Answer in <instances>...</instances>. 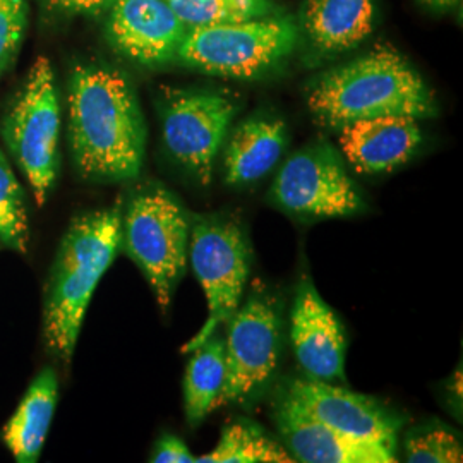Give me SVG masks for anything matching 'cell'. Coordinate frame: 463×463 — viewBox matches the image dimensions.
Instances as JSON below:
<instances>
[{"instance_id":"obj_11","label":"cell","mask_w":463,"mask_h":463,"mask_svg":"<svg viewBox=\"0 0 463 463\" xmlns=\"http://www.w3.org/2000/svg\"><path fill=\"white\" fill-rule=\"evenodd\" d=\"M283 395L333 430L378 443L397 453L398 434L403 419L388 411L376 398L359 395L335 383L311 380L307 376L290 381Z\"/></svg>"},{"instance_id":"obj_2","label":"cell","mask_w":463,"mask_h":463,"mask_svg":"<svg viewBox=\"0 0 463 463\" xmlns=\"http://www.w3.org/2000/svg\"><path fill=\"white\" fill-rule=\"evenodd\" d=\"M307 105L331 129L383 116L428 118L438 105L430 86L400 53L376 49L331 69L311 84Z\"/></svg>"},{"instance_id":"obj_13","label":"cell","mask_w":463,"mask_h":463,"mask_svg":"<svg viewBox=\"0 0 463 463\" xmlns=\"http://www.w3.org/2000/svg\"><path fill=\"white\" fill-rule=\"evenodd\" d=\"M107 30L126 57L143 66H160L177 57L189 28L165 0H114Z\"/></svg>"},{"instance_id":"obj_15","label":"cell","mask_w":463,"mask_h":463,"mask_svg":"<svg viewBox=\"0 0 463 463\" xmlns=\"http://www.w3.org/2000/svg\"><path fill=\"white\" fill-rule=\"evenodd\" d=\"M338 131L344 156L361 174L392 172L407 164L422 143V131L414 117L364 118Z\"/></svg>"},{"instance_id":"obj_25","label":"cell","mask_w":463,"mask_h":463,"mask_svg":"<svg viewBox=\"0 0 463 463\" xmlns=\"http://www.w3.org/2000/svg\"><path fill=\"white\" fill-rule=\"evenodd\" d=\"M149 462L153 463H196V455L187 448L181 438L164 434L151 451Z\"/></svg>"},{"instance_id":"obj_4","label":"cell","mask_w":463,"mask_h":463,"mask_svg":"<svg viewBox=\"0 0 463 463\" xmlns=\"http://www.w3.org/2000/svg\"><path fill=\"white\" fill-rule=\"evenodd\" d=\"M189 237L191 216L158 184L137 187L120 210V250L141 269L164 311L189 265Z\"/></svg>"},{"instance_id":"obj_20","label":"cell","mask_w":463,"mask_h":463,"mask_svg":"<svg viewBox=\"0 0 463 463\" xmlns=\"http://www.w3.org/2000/svg\"><path fill=\"white\" fill-rule=\"evenodd\" d=\"M265 462L290 463L294 458L261 426L246 419L225 426L216 447L210 453L196 457V463Z\"/></svg>"},{"instance_id":"obj_1","label":"cell","mask_w":463,"mask_h":463,"mask_svg":"<svg viewBox=\"0 0 463 463\" xmlns=\"http://www.w3.org/2000/svg\"><path fill=\"white\" fill-rule=\"evenodd\" d=\"M69 141L80 174L133 181L143 168L146 124L133 84L116 69L78 67L69 81Z\"/></svg>"},{"instance_id":"obj_5","label":"cell","mask_w":463,"mask_h":463,"mask_svg":"<svg viewBox=\"0 0 463 463\" xmlns=\"http://www.w3.org/2000/svg\"><path fill=\"white\" fill-rule=\"evenodd\" d=\"M298 40V24L290 17L244 19L189 28L177 59L212 76L254 80L287 59Z\"/></svg>"},{"instance_id":"obj_9","label":"cell","mask_w":463,"mask_h":463,"mask_svg":"<svg viewBox=\"0 0 463 463\" xmlns=\"http://www.w3.org/2000/svg\"><path fill=\"white\" fill-rule=\"evenodd\" d=\"M269 199L304 220L345 218L364 210V198L338 153L326 143L298 149L280 168Z\"/></svg>"},{"instance_id":"obj_10","label":"cell","mask_w":463,"mask_h":463,"mask_svg":"<svg viewBox=\"0 0 463 463\" xmlns=\"http://www.w3.org/2000/svg\"><path fill=\"white\" fill-rule=\"evenodd\" d=\"M225 386L220 405H244L260 397L280 361L281 325L275 304L252 296L227 321Z\"/></svg>"},{"instance_id":"obj_12","label":"cell","mask_w":463,"mask_h":463,"mask_svg":"<svg viewBox=\"0 0 463 463\" xmlns=\"http://www.w3.org/2000/svg\"><path fill=\"white\" fill-rule=\"evenodd\" d=\"M290 340L298 365L307 378L326 383L344 381L345 331L307 275L298 281L296 290L290 313Z\"/></svg>"},{"instance_id":"obj_7","label":"cell","mask_w":463,"mask_h":463,"mask_svg":"<svg viewBox=\"0 0 463 463\" xmlns=\"http://www.w3.org/2000/svg\"><path fill=\"white\" fill-rule=\"evenodd\" d=\"M248 237L239 223L223 216L191 218L189 265L208 304L203 328L184 345V354L204 344L239 309L250 269Z\"/></svg>"},{"instance_id":"obj_27","label":"cell","mask_w":463,"mask_h":463,"mask_svg":"<svg viewBox=\"0 0 463 463\" xmlns=\"http://www.w3.org/2000/svg\"><path fill=\"white\" fill-rule=\"evenodd\" d=\"M424 2H428L430 5H436V7H448V5L457 4L458 0H424Z\"/></svg>"},{"instance_id":"obj_19","label":"cell","mask_w":463,"mask_h":463,"mask_svg":"<svg viewBox=\"0 0 463 463\" xmlns=\"http://www.w3.org/2000/svg\"><path fill=\"white\" fill-rule=\"evenodd\" d=\"M184 378V409L189 426L196 428L220 407L225 386V338L212 335L194 348Z\"/></svg>"},{"instance_id":"obj_3","label":"cell","mask_w":463,"mask_h":463,"mask_svg":"<svg viewBox=\"0 0 463 463\" xmlns=\"http://www.w3.org/2000/svg\"><path fill=\"white\" fill-rule=\"evenodd\" d=\"M118 250L120 206L84 213L67 229L43 307V338L61 361L71 363L90 300Z\"/></svg>"},{"instance_id":"obj_26","label":"cell","mask_w":463,"mask_h":463,"mask_svg":"<svg viewBox=\"0 0 463 463\" xmlns=\"http://www.w3.org/2000/svg\"><path fill=\"white\" fill-rule=\"evenodd\" d=\"M49 2L57 9H62L67 13H78V14H97L114 4V0H49Z\"/></svg>"},{"instance_id":"obj_22","label":"cell","mask_w":463,"mask_h":463,"mask_svg":"<svg viewBox=\"0 0 463 463\" xmlns=\"http://www.w3.org/2000/svg\"><path fill=\"white\" fill-rule=\"evenodd\" d=\"M0 242L16 252H26L30 225L26 198L7 156L0 149Z\"/></svg>"},{"instance_id":"obj_24","label":"cell","mask_w":463,"mask_h":463,"mask_svg":"<svg viewBox=\"0 0 463 463\" xmlns=\"http://www.w3.org/2000/svg\"><path fill=\"white\" fill-rule=\"evenodd\" d=\"M26 30V2L0 0V74L16 59Z\"/></svg>"},{"instance_id":"obj_6","label":"cell","mask_w":463,"mask_h":463,"mask_svg":"<svg viewBox=\"0 0 463 463\" xmlns=\"http://www.w3.org/2000/svg\"><path fill=\"white\" fill-rule=\"evenodd\" d=\"M4 143L43 206L55 185L61 153V103L53 69L45 57L34 61L30 74L4 117Z\"/></svg>"},{"instance_id":"obj_16","label":"cell","mask_w":463,"mask_h":463,"mask_svg":"<svg viewBox=\"0 0 463 463\" xmlns=\"http://www.w3.org/2000/svg\"><path fill=\"white\" fill-rule=\"evenodd\" d=\"M285 146L283 120L271 116L249 117L233 129L225 149V183H258L280 162Z\"/></svg>"},{"instance_id":"obj_21","label":"cell","mask_w":463,"mask_h":463,"mask_svg":"<svg viewBox=\"0 0 463 463\" xmlns=\"http://www.w3.org/2000/svg\"><path fill=\"white\" fill-rule=\"evenodd\" d=\"M187 28L277 16L275 0H165Z\"/></svg>"},{"instance_id":"obj_14","label":"cell","mask_w":463,"mask_h":463,"mask_svg":"<svg viewBox=\"0 0 463 463\" xmlns=\"http://www.w3.org/2000/svg\"><path fill=\"white\" fill-rule=\"evenodd\" d=\"M281 441L294 458L302 463H393L397 453L316 420L290 398L281 393L273 409Z\"/></svg>"},{"instance_id":"obj_8","label":"cell","mask_w":463,"mask_h":463,"mask_svg":"<svg viewBox=\"0 0 463 463\" xmlns=\"http://www.w3.org/2000/svg\"><path fill=\"white\" fill-rule=\"evenodd\" d=\"M158 110L168 155L199 184L208 185L218 151L239 110L237 101L223 91L165 88Z\"/></svg>"},{"instance_id":"obj_23","label":"cell","mask_w":463,"mask_h":463,"mask_svg":"<svg viewBox=\"0 0 463 463\" xmlns=\"http://www.w3.org/2000/svg\"><path fill=\"white\" fill-rule=\"evenodd\" d=\"M405 460L409 463L462 462L463 448L458 436L443 424H426L405 436Z\"/></svg>"},{"instance_id":"obj_18","label":"cell","mask_w":463,"mask_h":463,"mask_svg":"<svg viewBox=\"0 0 463 463\" xmlns=\"http://www.w3.org/2000/svg\"><path fill=\"white\" fill-rule=\"evenodd\" d=\"M374 0H307L306 33L321 52L357 47L373 32Z\"/></svg>"},{"instance_id":"obj_17","label":"cell","mask_w":463,"mask_h":463,"mask_svg":"<svg viewBox=\"0 0 463 463\" xmlns=\"http://www.w3.org/2000/svg\"><path fill=\"white\" fill-rule=\"evenodd\" d=\"M59 398V380L52 367H45L32 381L16 412L2 430L4 445L19 463L40 458Z\"/></svg>"}]
</instances>
